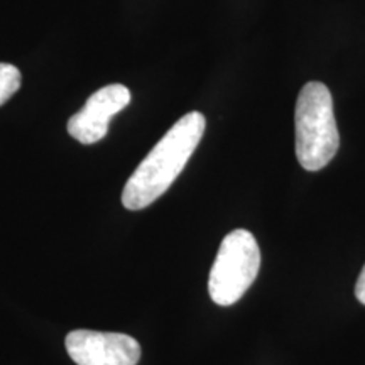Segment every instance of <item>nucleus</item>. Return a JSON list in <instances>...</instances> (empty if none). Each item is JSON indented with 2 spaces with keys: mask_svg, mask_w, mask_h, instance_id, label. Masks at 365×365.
<instances>
[{
  "mask_svg": "<svg viewBox=\"0 0 365 365\" xmlns=\"http://www.w3.org/2000/svg\"><path fill=\"white\" fill-rule=\"evenodd\" d=\"M205 127L203 113L190 112L163 135L125 182L122 203L127 210L149 207L170 190L198 148Z\"/></svg>",
  "mask_w": 365,
  "mask_h": 365,
  "instance_id": "nucleus-1",
  "label": "nucleus"
},
{
  "mask_svg": "<svg viewBox=\"0 0 365 365\" xmlns=\"http://www.w3.org/2000/svg\"><path fill=\"white\" fill-rule=\"evenodd\" d=\"M296 158L307 171H319L340 145L333 98L325 83L309 81L299 91L294 110Z\"/></svg>",
  "mask_w": 365,
  "mask_h": 365,
  "instance_id": "nucleus-2",
  "label": "nucleus"
},
{
  "mask_svg": "<svg viewBox=\"0 0 365 365\" xmlns=\"http://www.w3.org/2000/svg\"><path fill=\"white\" fill-rule=\"evenodd\" d=\"M261 267L257 240L244 228H237L222 240L208 277V293L218 307H232L252 286Z\"/></svg>",
  "mask_w": 365,
  "mask_h": 365,
  "instance_id": "nucleus-3",
  "label": "nucleus"
},
{
  "mask_svg": "<svg viewBox=\"0 0 365 365\" xmlns=\"http://www.w3.org/2000/svg\"><path fill=\"white\" fill-rule=\"evenodd\" d=\"M65 345L76 365H137L140 360L139 341L124 333L73 330Z\"/></svg>",
  "mask_w": 365,
  "mask_h": 365,
  "instance_id": "nucleus-4",
  "label": "nucleus"
},
{
  "mask_svg": "<svg viewBox=\"0 0 365 365\" xmlns=\"http://www.w3.org/2000/svg\"><path fill=\"white\" fill-rule=\"evenodd\" d=\"M130 102V91L120 83L107 85L86 100L85 107L68 120V132L78 143L90 145L102 140L108 132L110 118Z\"/></svg>",
  "mask_w": 365,
  "mask_h": 365,
  "instance_id": "nucleus-5",
  "label": "nucleus"
},
{
  "mask_svg": "<svg viewBox=\"0 0 365 365\" xmlns=\"http://www.w3.org/2000/svg\"><path fill=\"white\" fill-rule=\"evenodd\" d=\"M21 71L9 63H0V105H4L21 86Z\"/></svg>",
  "mask_w": 365,
  "mask_h": 365,
  "instance_id": "nucleus-6",
  "label": "nucleus"
},
{
  "mask_svg": "<svg viewBox=\"0 0 365 365\" xmlns=\"http://www.w3.org/2000/svg\"><path fill=\"white\" fill-rule=\"evenodd\" d=\"M355 296H357L360 303L365 304V266L362 269V272H360L357 284H355Z\"/></svg>",
  "mask_w": 365,
  "mask_h": 365,
  "instance_id": "nucleus-7",
  "label": "nucleus"
}]
</instances>
